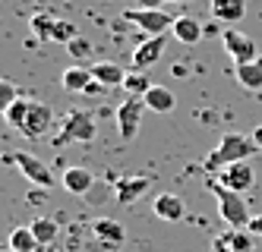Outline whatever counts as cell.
<instances>
[{
	"label": "cell",
	"instance_id": "1",
	"mask_svg": "<svg viewBox=\"0 0 262 252\" xmlns=\"http://www.w3.org/2000/svg\"><path fill=\"white\" fill-rule=\"evenodd\" d=\"M259 145L253 142V135H243V132H224L221 135V142L209 151V158L202 161V170L205 173H215L224 170V167H231L237 161H250V154L256 151Z\"/></svg>",
	"mask_w": 262,
	"mask_h": 252
},
{
	"label": "cell",
	"instance_id": "2",
	"mask_svg": "<svg viewBox=\"0 0 262 252\" xmlns=\"http://www.w3.org/2000/svg\"><path fill=\"white\" fill-rule=\"evenodd\" d=\"M209 192L215 196L218 215H221V221L228 224V227H240V230H247V227H250L253 215H250V205H247V199H243L240 192H231L228 186H221L215 177L209 180Z\"/></svg>",
	"mask_w": 262,
	"mask_h": 252
},
{
	"label": "cell",
	"instance_id": "3",
	"mask_svg": "<svg viewBox=\"0 0 262 252\" xmlns=\"http://www.w3.org/2000/svg\"><path fill=\"white\" fill-rule=\"evenodd\" d=\"M95 132H98L95 113H92V110H70L63 117V126L57 129V135H54V145L63 148L70 142H92Z\"/></svg>",
	"mask_w": 262,
	"mask_h": 252
},
{
	"label": "cell",
	"instance_id": "4",
	"mask_svg": "<svg viewBox=\"0 0 262 252\" xmlns=\"http://www.w3.org/2000/svg\"><path fill=\"white\" fill-rule=\"evenodd\" d=\"M4 161H7V164H13V167H19L23 177H26L32 186H38V189H51L54 183H57L54 170H51L41 158H35L32 151H10Z\"/></svg>",
	"mask_w": 262,
	"mask_h": 252
},
{
	"label": "cell",
	"instance_id": "5",
	"mask_svg": "<svg viewBox=\"0 0 262 252\" xmlns=\"http://www.w3.org/2000/svg\"><path fill=\"white\" fill-rule=\"evenodd\" d=\"M123 22H133L136 29H142L148 38L152 35H164L171 32L177 16L164 13V10H145V7H136V10H123Z\"/></svg>",
	"mask_w": 262,
	"mask_h": 252
},
{
	"label": "cell",
	"instance_id": "6",
	"mask_svg": "<svg viewBox=\"0 0 262 252\" xmlns=\"http://www.w3.org/2000/svg\"><path fill=\"white\" fill-rule=\"evenodd\" d=\"M221 44H224V51H228V57L234 60V66H240V63H256V60H259L256 41H253L250 35L237 32V29H224Z\"/></svg>",
	"mask_w": 262,
	"mask_h": 252
},
{
	"label": "cell",
	"instance_id": "7",
	"mask_svg": "<svg viewBox=\"0 0 262 252\" xmlns=\"http://www.w3.org/2000/svg\"><path fill=\"white\" fill-rule=\"evenodd\" d=\"M142 110H148L145 98H129V95H126V98L120 101V107H117V132H120L123 142L136 139L139 123H142Z\"/></svg>",
	"mask_w": 262,
	"mask_h": 252
},
{
	"label": "cell",
	"instance_id": "8",
	"mask_svg": "<svg viewBox=\"0 0 262 252\" xmlns=\"http://www.w3.org/2000/svg\"><path fill=\"white\" fill-rule=\"evenodd\" d=\"M215 180L221 183V186H228L231 192H250L253 186H256V167L250 164V161H237V164H231V167H224V170H218L215 173Z\"/></svg>",
	"mask_w": 262,
	"mask_h": 252
},
{
	"label": "cell",
	"instance_id": "9",
	"mask_svg": "<svg viewBox=\"0 0 262 252\" xmlns=\"http://www.w3.org/2000/svg\"><path fill=\"white\" fill-rule=\"evenodd\" d=\"M51 129H54V110H51L48 104H41V101H32L29 117H26V123L19 126V132L26 135V139H45Z\"/></svg>",
	"mask_w": 262,
	"mask_h": 252
},
{
	"label": "cell",
	"instance_id": "10",
	"mask_svg": "<svg viewBox=\"0 0 262 252\" xmlns=\"http://www.w3.org/2000/svg\"><path fill=\"white\" fill-rule=\"evenodd\" d=\"M212 252H256V243H253L250 230L228 227L212 240Z\"/></svg>",
	"mask_w": 262,
	"mask_h": 252
},
{
	"label": "cell",
	"instance_id": "11",
	"mask_svg": "<svg viewBox=\"0 0 262 252\" xmlns=\"http://www.w3.org/2000/svg\"><path fill=\"white\" fill-rule=\"evenodd\" d=\"M167 48V35H152V38H145L142 44H136L133 51V70H148V66H155L161 60V54Z\"/></svg>",
	"mask_w": 262,
	"mask_h": 252
},
{
	"label": "cell",
	"instance_id": "12",
	"mask_svg": "<svg viewBox=\"0 0 262 252\" xmlns=\"http://www.w3.org/2000/svg\"><path fill=\"white\" fill-rule=\"evenodd\" d=\"M148 186H152V180H148V177H120L114 183V199L120 205H133L139 196H145V192H148Z\"/></svg>",
	"mask_w": 262,
	"mask_h": 252
},
{
	"label": "cell",
	"instance_id": "13",
	"mask_svg": "<svg viewBox=\"0 0 262 252\" xmlns=\"http://www.w3.org/2000/svg\"><path fill=\"white\" fill-rule=\"evenodd\" d=\"M209 13H212V19H218V22L234 26V22H240V19L247 16V0H209Z\"/></svg>",
	"mask_w": 262,
	"mask_h": 252
},
{
	"label": "cell",
	"instance_id": "14",
	"mask_svg": "<svg viewBox=\"0 0 262 252\" xmlns=\"http://www.w3.org/2000/svg\"><path fill=\"white\" fill-rule=\"evenodd\" d=\"M152 211H155V218L177 224L186 215V205H183L180 196H174V192H161V196H155V202H152Z\"/></svg>",
	"mask_w": 262,
	"mask_h": 252
},
{
	"label": "cell",
	"instance_id": "15",
	"mask_svg": "<svg viewBox=\"0 0 262 252\" xmlns=\"http://www.w3.org/2000/svg\"><path fill=\"white\" fill-rule=\"evenodd\" d=\"M92 82H95V76H92V70H85V66H67L63 73H60V85H63V91H70V95H85L89 88H92Z\"/></svg>",
	"mask_w": 262,
	"mask_h": 252
},
{
	"label": "cell",
	"instance_id": "16",
	"mask_svg": "<svg viewBox=\"0 0 262 252\" xmlns=\"http://www.w3.org/2000/svg\"><path fill=\"white\" fill-rule=\"evenodd\" d=\"M89 70H92V76H95V82L104 85V88H117L126 79V70L117 66V63H111V60H98V63H92Z\"/></svg>",
	"mask_w": 262,
	"mask_h": 252
},
{
	"label": "cell",
	"instance_id": "17",
	"mask_svg": "<svg viewBox=\"0 0 262 252\" xmlns=\"http://www.w3.org/2000/svg\"><path fill=\"white\" fill-rule=\"evenodd\" d=\"M60 183H63L67 192H73V196H85V192L92 189V183H95V177H92L85 167H67Z\"/></svg>",
	"mask_w": 262,
	"mask_h": 252
},
{
	"label": "cell",
	"instance_id": "18",
	"mask_svg": "<svg viewBox=\"0 0 262 252\" xmlns=\"http://www.w3.org/2000/svg\"><path fill=\"white\" fill-rule=\"evenodd\" d=\"M145 107L152 110V113H171L177 107V98H174V91L171 88H164V85H152L145 95Z\"/></svg>",
	"mask_w": 262,
	"mask_h": 252
},
{
	"label": "cell",
	"instance_id": "19",
	"mask_svg": "<svg viewBox=\"0 0 262 252\" xmlns=\"http://www.w3.org/2000/svg\"><path fill=\"white\" fill-rule=\"evenodd\" d=\"M92 234H95L101 243H107V246H120L126 240V230L117 221H111V218H98L95 224H92Z\"/></svg>",
	"mask_w": 262,
	"mask_h": 252
},
{
	"label": "cell",
	"instance_id": "20",
	"mask_svg": "<svg viewBox=\"0 0 262 252\" xmlns=\"http://www.w3.org/2000/svg\"><path fill=\"white\" fill-rule=\"evenodd\" d=\"M234 79L247 88V91H262V60L234 66Z\"/></svg>",
	"mask_w": 262,
	"mask_h": 252
},
{
	"label": "cell",
	"instance_id": "21",
	"mask_svg": "<svg viewBox=\"0 0 262 252\" xmlns=\"http://www.w3.org/2000/svg\"><path fill=\"white\" fill-rule=\"evenodd\" d=\"M171 35L177 38L180 44H196L199 38H202V26L196 22L193 16H177V22H174V29H171Z\"/></svg>",
	"mask_w": 262,
	"mask_h": 252
},
{
	"label": "cell",
	"instance_id": "22",
	"mask_svg": "<svg viewBox=\"0 0 262 252\" xmlns=\"http://www.w3.org/2000/svg\"><path fill=\"white\" fill-rule=\"evenodd\" d=\"M120 88L129 95V98H145L148 88H152V79H148L142 70H126V79H123Z\"/></svg>",
	"mask_w": 262,
	"mask_h": 252
},
{
	"label": "cell",
	"instance_id": "23",
	"mask_svg": "<svg viewBox=\"0 0 262 252\" xmlns=\"http://www.w3.org/2000/svg\"><path fill=\"white\" fill-rule=\"evenodd\" d=\"M10 249L13 252H35V249H38V240H35L29 224L26 227H16L13 234H10Z\"/></svg>",
	"mask_w": 262,
	"mask_h": 252
},
{
	"label": "cell",
	"instance_id": "24",
	"mask_svg": "<svg viewBox=\"0 0 262 252\" xmlns=\"http://www.w3.org/2000/svg\"><path fill=\"white\" fill-rule=\"evenodd\" d=\"M29 227H32L35 240H38V246H48V243H51L54 237H57V230H60V227H57V221H54V218H35V221H32Z\"/></svg>",
	"mask_w": 262,
	"mask_h": 252
},
{
	"label": "cell",
	"instance_id": "25",
	"mask_svg": "<svg viewBox=\"0 0 262 252\" xmlns=\"http://www.w3.org/2000/svg\"><path fill=\"white\" fill-rule=\"evenodd\" d=\"M29 107H32V101L29 98H19V101H13L7 110H4V117H7V123L19 132V126L26 123V117H29Z\"/></svg>",
	"mask_w": 262,
	"mask_h": 252
},
{
	"label": "cell",
	"instance_id": "26",
	"mask_svg": "<svg viewBox=\"0 0 262 252\" xmlns=\"http://www.w3.org/2000/svg\"><path fill=\"white\" fill-rule=\"evenodd\" d=\"M79 32L73 22H67V19H54V26H51V41H57V44H70V41H76Z\"/></svg>",
	"mask_w": 262,
	"mask_h": 252
},
{
	"label": "cell",
	"instance_id": "27",
	"mask_svg": "<svg viewBox=\"0 0 262 252\" xmlns=\"http://www.w3.org/2000/svg\"><path fill=\"white\" fill-rule=\"evenodd\" d=\"M51 26H54L51 16H45V13H35L32 16V32H35L38 41H51Z\"/></svg>",
	"mask_w": 262,
	"mask_h": 252
},
{
	"label": "cell",
	"instance_id": "28",
	"mask_svg": "<svg viewBox=\"0 0 262 252\" xmlns=\"http://www.w3.org/2000/svg\"><path fill=\"white\" fill-rule=\"evenodd\" d=\"M19 98H23V95L16 91V85L10 79H0V110H7L13 101H19Z\"/></svg>",
	"mask_w": 262,
	"mask_h": 252
},
{
	"label": "cell",
	"instance_id": "29",
	"mask_svg": "<svg viewBox=\"0 0 262 252\" xmlns=\"http://www.w3.org/2000/svg\"><path fill=\"white\" fill-rule=\"evenodd\" d=\"M67 51H70V57H73V60H82V57H89V54H92V41L79 35L76 41H70V44H67Z\"/></svg>",
	"mask_w": 262,
	"mask_h": 252
},
{
	"label": "cell",
	"instance_id": "30",
	"mask_svg": "<svg viewBox=\"0 0 262 252\" xmlns=\"http://www.w3.org/2000/svg\"><path fill=\"white\" fill-rule=\"evenodd\" d=\"M164 4H190V0H139V7L145 10H161Z\"/></svg>",
	"mask_w": 262,
	"mask_h": 252
},
{
	"label": "cell",
	"instance_id": "31",
	"mask_svg": "<svg viewBox=\"0 0 262 252\" xmlns=\"http://www.w3.org/2000/svg\"><path fill=\"white\" fill-rule=\"evenodd\" d=\"M247 230H250L253 237H262V215H253V221H250V227H247Z\"/></svg>",
	"mask_w": 262,
	"mask_h": 252
},
{
	"label": "cell",
	"instance_id": "32",
	"mask_svg": "<svg viewBox=\"0 0 262 252\" xmlns=\"http://www.w3.org/2000/svg\"><path fill=\"white\" fill-rule=\"evenodd\" d=\"M253 142L262 148V126H256V132H253Z\"/></svg>",
	"mask_w": 262,
	"mask_h": 252
}]
</instances>
